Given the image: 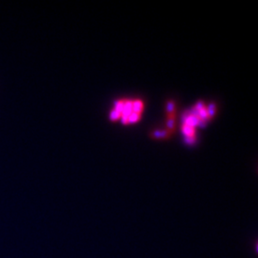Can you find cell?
Returning <instances> with one entry per match:
<instances>
[{
	"label": "cell",
	"mask_w": 258,
	"mask_h": 258,
	"mask_svg": "<svg viewBox=\"0 0 258 258\" xmlns=\"http://www.w3.org/2000/svg\"><path fill=\"white\" fill-rule=\"evenodd\" d=\"M167 118H175V104L173 101H169L166 104Z\"/></svg>",
	"instance_id": "1"
},
{
	"label": "cell",
	"mask_w": 258,
	"mask_h": 258,
	"mask_svg": "<svg viewBox=\"0 0 258 258\" xmlns=\"http://www.w3.org/2000/svg\"><path fill=\"white\" fill-rule=\"evenodd\" d=\"M170 134V132L169 131H167V130H165V131H155L152 133V136H153V137L157 139H166L169 136Z\"/></svg>",
	"instance_id": "2"
},
{
	"label": "cell",
	"mask_w": 258,
	"mask_h": 258,
	"mask_svg": "<svg viewBox=\"0 0 258 258\" xmlns=\"http://www.w3.org/2000/svg\"><path fill=\"white\" fill-rule=\"evenodd\" d=\"M110 120H112V121H115V120L120 119V115L116 111V110H115L113 109L110 114Z\"/></svg>",
	"instance_id": "3"
}]
</instances>
